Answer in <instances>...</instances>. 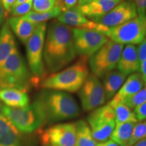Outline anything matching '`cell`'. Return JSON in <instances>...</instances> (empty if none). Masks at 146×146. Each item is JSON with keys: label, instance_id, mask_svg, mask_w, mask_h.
Listing matches in <instances>:
<instances>
[{"label": "cell", "instance_id": "ba28073f", "mask_svg": "<svg viewBox=\"0 0 146 146\" xmlns=\"http://www.w3.org/2000/svg\"><path fill=\"white\" fill-rule=\"evenodd\" d=\"M106 36L120 44H139L146 37V16H137L119 26L108 28Z\"/></svg>", "mask_w": 146, "mask_h": 146}, {"label": "cell", "instance_id": "7402d4cb", "mask_svg": "<svg viewBox=\"0 0 146 146\" xmlns=\"http://www.w3.org/2000/svg\"><path fill=\"white\" fill-rule=\"evenodd\" d=\"M16 47L13 33L6 22L0 30V66L6 60Z\"/></svg>", "mask_w": 146, "mask_h": 146}, {"label": "cell", "instance_id": "9c48e42d", "mask_svg": "<svg viewBox=\"0 0 146 146\" xmlns=\"http://www.w3.org/2000/svg\"><path fill=\"white\" fill-rule=\"evenodd\" d=\"M87 122L93 137L98 143L108 140L116 127L112 106L108 104L94 110L87 116Z\"/></svg>", "mask_w": 146, "mask_h": 146}, {"label": "cell", "instance_id": "83f0119b", "mask_svg": "<svg viewBox=\"0 0 146 146\" xmlns=\"http://www.w3.org/2000/svg\"><path fill=\"white\" fill-rule=\"evenodd\" d=\"M146 139V120L137 123L135 126L129 146H133L138 141Z\"/></svg>", "mask_w": 146, "mask_h": 146}, {"label": "cell", "instance_id": "8fae6325", "mask_svg": "<svg viewBox=\"0 0 146 146\" xmlns=\"http://www.w3.org/2000/svg\"><path fill=\"white\" fill-rule=\"evenodd\" d=\"M78 97L85 111H92L102 106L106 102L105 91L103 84L94 74H89L81 89Z\"/></svg>", "mask_w": 146, "mask_h": 146}, {"label": "cell", "instance_id": "ffe728a7", "mask_svg": "<svg viewBox=\"0 0 146 146\" xmlns=\"http://www.w3.org/2000/svg\"><path fill=\"white\" fill-rule=\"evenodd\" d=\"M0 102L10 108H23L29 104V97L25 90L4 89L0 90Z\"/></svg>", "mask_w": 146, "mask_h": 146}, {"label": "cell", "instance_id": "f1b7e54d", "mask_svg": "<svg viewBox=\"0 0 146 146\" xmlns=\"http://www.w3.org/2000/svg\"><path fill=\"white\" fill-rule=\"evenodd\" d=\"M57 5L56 0H33V8L36 12H48Z\"/></svg>", "mask_w": 146, "mask_h": 146}, {"label": "cell", "instance_id": "4fadbf2b", "mask_svg": "<svg viewBox=\"0 0 146 146\" xmlns=\"http://www.w3.org/2000/svg\"><path fill=\"white\" fill-rule=\"evenodd\" d=\"M137 16L135 5L131 0L120 2L101 17L92 20L104 26L112 28L119 26Z\"/></svg>", "mask_w": 146, "mask_h": 146}, {"label": "cell", "instance_id": "ac0fdd59", "mask_svg": "<svg viewBox=\"0 0 146 146\" xmlns=\"http://www.w3.org/2000/svg\"><path fill=\"white\" fill-rule=\"evenodd\" d=\"M7 23L14 35L25 45L33 34L36 27L39 25L31 23L23 16L10 17L8 18Z\"/></svg>", "mask_w": 146, "mask_h": 146}, {"label": "cell", "instance_id": "d6986e66", "mask_svg": "<svg viewBox=\"0 0 146 146\" xmlns=\"http://www.w3.org/2000/svg\"><path fill=\"white\" fill-rule=\"evenodd\" d=\"M145 83L140 73L135 72L131 74L124 82L116 94L110 101H123L125 98H129L137 94L143 88Z\"/></svg>", "mask_w": 146, "mask_h": 146}, {"label": "cell", "instance_id": "4dcf8cb0", "mask_svg": "<svg viewBox=\"0 0 146 146\" xmlns=\"http://www.w3.org/2000/svg\"><path fill=\"white\" fill-rule=\"evenodd\" d=\"M135 114L137 119L138 121H143L146 120V102L139 106L134 109L133 111Z\"/></svg>", "mask_w": 146, "mask_h": 146}, {"label": "cell", "instance_id": "484cf974", "mask_svg": "<svg viewBox=\"0 0 146 146\" xmlns=\"http://www.w3.org/2000/svg\"><path fill=\"white\" fill-rule=\"evenodd\" d=\"M62 12V9L58 3V5L54 8L48 12H36L35 11H31L30 12H29L28 14L23 17L33 23L41 24L45 23L48 20L58 18Z\"/></svg>", "mask_w": 146, "mask_h": 146}, {"label": "cell", "instance_id": "3957f363", "mask_svg": "<svg viewBox=\"0 0 146 146\" xmlns=\"http://www.w3.org/2000/svg\"><path fill=\"white\" fill-rule=\"evenodd\" d=\"M39 85L16 47L0 66V90L14 88L27 91L31 86Z\"/></svg>", "mask_w": 146, "mask_h": 146}, {"label": "cell", "instance_id": "d6a6232c", "mask_svg": "<svg viewBox=\"0 0 146 146\" xmlns=\"http://www.w3.org/2000/svg\"><path fill=\"white\" fill-rule=\"evenodd\" d=\"M5 14L10 13L11 10L15 5L16 0H0Z\"/></svg>", "mask_w": 146, "mask_h": 146}, {"label": "cell", "instance_id": "44dd1931", "mask_svg": "<svg viewBox=\"0 0 146 146\" xmlns=\"http://www.w3.org/2000/svg\"><path fill=\"white\" fill-rule=\"evenodd\" d=\"M126 74L118 70H113L104 76L103 86L106 100H112L118 92L127 78Z\"/></svg>", "mask_w": 146, "mask_h": 146}, {"label": "cell", "instance_id": "ab89813d", "mask_svg": "<svg viewBox=\"0 0 146 146\" xmlns=\"http://www.w3.org/2000/svg\"><path fill=\"white\" fill-rule=\"evenodd\" d=\"M3 104L0 102V116L3 114Z\"/></svg>", "mask_w": 146, "mask_h": 146}, {"label": "cell", "instance_id": "b9f144b4", "mask_svg": "<svg viewBox=\"0 0 146 146\" xmlns=\"http://www.w3.org/2000/svg\"><path fill=\"white\" fill-rule=\"evenodd\" d=\"M56 1H57L58 2H61V1H62V0H56Z\"/></svg>", "mask_w": 146, "mask_h": 146}, {"label": "cell", "instance_id": "7bdbcfd3", "mask_svg": "<svg viewBox=\"0 0 146 146\" xmlns=\"http://www.w3.org/2000/svg\"><path fill=\"white\" fill-rule=\"evenodd\" d=\"M43 146H50V145H43Z\"/></svg>", "mask_w": 146, "mask_h": 146}, {"label": "cell", "instance_id": "6da1fadb", "mask_svg": "<svg viewBox=\"0 0 146 146\" xmlns=\"http://www.w3.org/2000/svg\"><path fill=\"white\" fill-rule=\"evenodd\" d=\"M72 29L58 21L49 25L43 48V60L50 73L62 70L76 56Z\"/></svg>", "mask_w": 146, "mask_h": 146}, {"label": "cell", "instance_id": "277c9868", "mask_svg": "<svg viewBox=\"0 0 146 146\" xmlns=\"http://www.w3.org/2000/svg\"><path fill=\"white\" fill-rule=\"evenodd\" d=\"M37 100L44 108L48 123L72 119L80 115V108L76 100L67 92L43 89Z\"/></svg>", "mask_w": 146, "mask_h": 146}, {"label": "cell", "instance_id": "30bf717a", "mask_svg": "<svg viewBox=\"0 0 146 146\" xmlns=\"http://www.w3.org/2000/svg\"><path fill=\"white\" fill-rule=\"evenodd\" d=\"M73 41L76 54L89 58L108 41V36L95 30L72 29Z\"/></svg>", "mask_w": 146, "mask_h": 146}, {"label": "cell", "instance_id": "1f68e13d", "mask_svg": "<svg viewBox=\"0 0 146 146\" xmlns=\"http://www.w3.org/2000/svg\"><path fill=\"white\" fill-rule=\"evenodd\" d=\"M137 54L139 63L141 64L146 60V37L139 45Z\"/></svg>", "mask_w": 146, "mask_h": 146}, {"label": "cell", "instance_id": "d590c367", "mask_svg": "<svg viewBox=\"0 0 146 146\" xmlns=\"http://www.w3.org/2000/svg\"><path fill=\"white\" fill-rule=\"evenodd\" d=\"M133 146H146V139H142L141 141H138L137 143H136Z\"/></svg>", "mask_w": 146, "mask_h": 146}, {"label": "cell", "instance_id": "7a4b0ae2", "mask_svg": "<svg viewBox=\"0 0 146 146\" xmlns=\"http://www.w3.org/2000/svg\"><path fill=\"white\" fill-rule=\"evenodd\" d=\"M89 74L88 58L81 56L74 64L45 77L39 86L43 89L75 93L81 89Z\"/></svg>", "mask_w": 146, "mask_h": 146}, {"label": "cell", "instance_id": "4316f807", "mask_svg": "<svg viewBox=\"0 0 146 146\" xmlns=\"http://www.w3.org/2000/svg\"><path fill=\"white\" fill-rule=\"evenodd\" d=\"M122 102L131 110L135 109L136 108L145 103L146 102V84L137 94L125 98Z\"/></svg>", "mask_w": 146, "mask_h": 146}, {"label": "cell", "instance_id": "2e32d148", "mask_svg": "<svg viewBox=\"0 0 146 146\" xmlns=\"http://www.w3.org/2000/svg\"><path fill=\"white\" fill-rule=\"evenodd\" d=\"M140 63L139 61L137 49L135 45H127L123 47L117 64L118 71L128 75L139 70Z\"/></svg>", "mask_w": 146, "mask_h": 146}, {"label": "cell", "instance_id": "5bb4252c", "mask_svg": "<svg viewBox=\"0 0 146 146\" xmlns=\"http://www.w3.org/2000/svg\"><path fill=\"white\" fill-rule=\"evenodd\" d=\"M57 19L58 22L67 26L78 29L95 30L102 33L105 35L108 30V27L89 20L78 11L76 6L64 11L57 18Z\"/></svg>", "mask_w": 146, "mask_h": 146}, {"label": "cell", "instance_id": "f35d334b", "mask_svg": "<svg viewBox=\"0 0 146 146\" xmlns=\"http://www.w3.org/2000/svg\"><path fill=\"white\" fill-rule=\"evenodd\" d=\"M29 1V0H16V3H15V5H14V6H15V5L21 4V3H23L26 2V1Z\"/></svg>", "mask_w": 146, "mask_h": 146}, {"label": "cell", "instance_id": "836d02e7", "mask_svg": "<svg viewBox=\"0 0 146 146\" xmlns=\"http://www.w3.org/2000/svg\"><path fill=\"white\" fill-rule=\"evenodd\" d=\"M139 70V73L141 74L142 78H143L144 83L146 84V60L140 64Z\"/></svg>", "mask_w": 146, "mask_h": 146}, {"label": "cell", "instance_id": "8d00e7d4", "mask_svg": "<svg viewBox=\"0 0 146 146\" xmlns=\"http://www.w3.org/2000/svg\"><path fill=\"white\" fill-rule=\"evenodd\" d=\"M5 14V11H4V10H3V8L2 5H1V1H0V18H4Z\"/></svg>", "mask_w": 146, "mask_h": 146}, {"label": "cell", "instance_id": "9a60e30c", "mask_svg": "<svg viewBox=\"0 0 146 146\" xmlns=\"http://www.w3.org/2000/svg\"><path fill=\"white\" fill-rule=\"evenodd\" d=\"M121 1V0H99L78 4L76 6L85 17L94 20L105 15Z\"/></svg>", "mask_w": 146, "mask_h": 146}, {"label": "cell", "instance_id": "74e56055", "mask_svg": "<svg viewBox=\"0 0 146 146\" xmlns=\"http://www.w3.org/2000/svg\"><path fill=\"white\" fill-rule=\"evenodd\" d=\"M99 1V0H78V4H81V3L90 2V1ZM112 1H114V0H112ZM121 1H123V0H121Z\"/></svg>", "mask_w": 146, "mask_h": 146}, {"label": "cell", "instance_id": "cb8c5ba5", "mask_svg": "<svg viewBox=\"0 0 146 146\" xmlns=\"http://www.w3.org/2000/svg\"><path fill=\"white\" fill-rule=\"evenodd\" d=\"M75 146H96L98 144L93 137L88 123L83 120L76 122Z\"/></svg>", "mask_w": 146, "mask_h": 146}, {"label": "cell", "instance_id": "7c38bea8", "mask_svg": "<svg viewBox=\"0 0 146 146\" xmlns=\"http://www.w3.org/2000/svg\"><path fill=\"white\" fill-rule=\"evenodd\" d=\"M43 145L75 146V123H61L53 125L41 134Z\"/></svg>", "mask_w": 146, "mask_h": 146}, {"label": "cell", "instance_id": "e575fe53", "mask_svg": "<svg viewBox=\"0 0 146 146\" xmlns=\"http://www.w3.org/2000/svg\"><path fill=\"white\" fill-rule=\"evenodd\" d=\"M96 146H119L117 143H115L112 139H108L104 142L98 143Z\"/></svg>", "mask_w": 146, "mask_h": 146}, {"label": "cell", "instance_id": "8992f818", "mask_svg": "<svg viewBox=\"0 0 146 146\" xmlns=\"http://www.w3.org/2000/svg\"><path fill=\"white\" fill-rule=\"evenodd\" d=\"M46 30V23L39 24L25 44L29 70L39 84L45 78L46 73L43 62V48Z\"/></svg>", "mask_w": 146, "mask_h": 146}, {"label": "cell", "instance_id": "60d3db41", "mask_svg": "<svg viewBox=\"0 0 146 146\" xmlns=\"http://www.w3.org/2000/svg\"><path fill=\"white\" fill-rule=\"evenodd\" d=\"M3 18H0V25H1V23H2V21H3Z\"/></svg>", "mask_w": 146, "mask_h": 146}, {"label": "cell", "instance_id": "e0dca14e", "mask_svg": "<svg viewBox=\"0 0 146 146\" xmlns=\"http://www.w3.org/2000/svg\"><path fill=\"white\" fill-rule=\"evenodd\" d=\"M0 146H23L21 132L3 114L0 116Z\"/></svg>", "mask_w": 146, "mask_h": 146}, {"label": "cell", "instance_id": "603a6c76", "mask_svg": "<svg viewBox=\"0 0 146 146\" xmlns=\"http://www.w3.org/2000/svg\"><path fill=\"white\" fill-rule=\"evenodd\" d=\"M136 123H124L116 125L110 136V139L119 146H129V143L132 136L133 129Z\"/></svg>", "mask_w": 146, "mask_h": 146}, {"label": "cell", "instance_id": "f546056e", "mask_svg": "<svg viewBox=\"0 0 146 146\" xmlns=\"http://www.w3.org/2000/svg\"><path fill=\"white\" fill-rule=\"evenodd\" d=\"M33 8V0H29L21 4L15 5L10 12L11 17H22L31 11Z\"/></svg>", "mask_w": 146, "mask_h": 146}, {"label": "cell", "instance_id": "52a82bcc", "mask_svg": "<svg viewBox=\"0 0 146 146\" xmlns=\"http://www.w3.org/2000/svg\"><path fill=\"white\" fill-rule=\"evenodd\" d=\"M124 45L108 40L99 50L89 58V66L92 74L103 78L117 66Z\"/></svg>", "mask_w": 146, "mask_h": 146}, {"label": "cell", "instance_id": "5b68a950", "mask_svg": "<svg viewBox=\"0 0 146 146\" xmlns=\"http://www.w3.org/2000/svg\"><path fill=\"white\" fill-rule=\"evenodd\" d=\"M3 114L21 133L36 131L47 123L44 108L36 99L31 104L23 108H10L3 106Z\"/></svg>", "mask_w": 146, "mask_h": 146}, {"label": "cell", "instance_id": "d4e9b609", "mask_svg": "<svg viewBox=\"0 0 146 146\" xmlns=\"http://www.w3.org/2000/svg\"><path fill=\"white\" fill-rule=\"evenodd\" d=\"M108 104L112 106L114 110L116 125L129 122L138 123L134 112H133L131 109L123 102L110 101Z\"/></svg>", "mask_w": 146, "mask_h": 146}]
</instances>
